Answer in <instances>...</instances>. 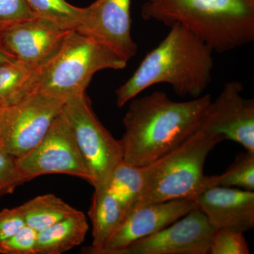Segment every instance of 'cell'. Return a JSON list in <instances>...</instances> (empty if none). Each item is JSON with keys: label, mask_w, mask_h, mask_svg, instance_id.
<instances>
[{"label": "cell", "mask_w": 254, "mask_h": 254, "mask_svg": "<svg viewBox=\"0 0 254 254\" xmlns=\"http://www.w3.org/2000/svg\"><path fill=\"white\" fill-rule=\"evenodd\" d=\"M88 215L93 225V243L83 253L100 250L123 223L126 211L115 195L107 190H94Z\"/></svg>", "instance_id": "9a60e30c"}, {"label": "cell", "mask_w": 254, "mask_h": 254, "mask_svg": "<svg viewBox=\"0 0 254 254\" xmlns=\"http://www.w3.org/2000/svg\"><path fill=\"white\" fill-rule=\"evenodd\" d=\"M222 141L221 136L196 131L175 150L147 165L144 187L132 210L168 200H192L207 190L205 160Z\"/></svg>", "instance_id": "5b68a950"}, {"label": "cell", "mask_w": 254, "mask_h": 254, "mask_svg": "<svg viewBox=\"0 0 254 254\" xmlns=\"http://www.w3.org/2000/svg\"><path fill=\"white\" fill-rule=\"evenodd\" d=\"M208 188L215 186L235 187L254 191V152H241L225 173L208 176Z\"/></svg>", "instance_id": "44dd1931"}, {"label": "cell", "mask_w": 254, "mask_h": 254, "mask_svg": "<svg viewBox=\"0 0 254 254\" xmlns=\"http://www.w3.org/2000/svg\"><path fill=\"white\" fill-rule=\"evenodd\" d=\"M36 17L26 0H0V30Z\"/></svg>", "instance_id": "d4e9b609"}, {"label": "cell", "mask_w": 254, "mask_h": 254, "mask_svg": "<svg viewBox=\"0 0 254 254\" xmlns=\"http://www.w3.org/2000/svg\"><path fill=\"white\" fill-rule=\"evenodd\" d=\"M38 235V231L26 225L0 244V254H37Z\"/></svg>", "instance_id": "cb8c5ba5"}, {"label": "cell", "mask_w": 254, "mask_h": 254, "mask_svg": "<svg viewBox=\"0 0 254 254\" xmlns=\"http://www.w3.org/2000/svg\"><path fill=\"white\" fill-rule=\"evenodd\" d=\"M143 19L181 25L225 53L254 41V0H146Z\"/></svg>", "instance_id": "3957f363"}, {"label": "cell", "mask_w": 254, "mask_h": 254, "mask_svg": "<svg viewBox=\"0 0 254 254\" xmlns=\"http://www.w3.org/2000/svg\"><path fill=\"white\" fill-rule=\"evenodd\" d=\"M123 118V160L138 167L150 165L182 145L198 130L210 95L185 102L170 99L163 91L130 100Z\"/></svg>", "instance_id": "6da1fadb"}, {"label": "cell", "mask_w": 254, "mask_h": 254, "mask_svg": "<svg viewBox=\"0 0 254 254\" xmlns=\"http://www.w3.org/2000/svg\"><path fill=\"white\" fill-rule=\"evenodd\" d=\"M26 226L19 206L5 208L0 211V244L17 233Z\"/></svg>", "instance_id": "484cf974"}, {"label": "cell", "mask_w": 254, "mask_h": 254, "mask_svg": "<svg viewBox=\"0 0 254 254\" xmlns=\"http://www.w3.org/2000/svg\"><path fill=\"white\" fill-rule=\"evenodd\" d=\"M196 208L193 200L183 198L133 209L104 246L93 254H115L132 242L156 233Z\"/></svg>", "instance_id": "4fadbf2b"}, {"label": "cell", "mask_w": 254, "mask_h": 254, "mask_svg": "<svg viewBox=\"0 0 254 254\" xmlns=\"http://www.w3.org/2000/svg\"><path fill=\"white\" fill-rule=\"evenodd\" d=\"M36 68L16 60L0 65V108L14 106L33 94Z\"/></svg>", "instance_id": "e0dca14e"}, {"label": "cell", "mask_w": 254, "mask_h": 254, "mask_svg": "<svg viewBox=\"0 0 254 254\" xmlns=\"http://www.w3.org/2000/svg\"><path fill=\"white\" fill-rule=\"evenodd\" d=\"M4 109L5 108H0V142L2 141L4 133Z\"/></svg>", "instance_id": "83f0119b"}, {"label": "cell", "mask_w": 254, "mask_h": 254, "mask_svg": "<svg viewBox=\"0 0 254 254\" xmlns=\"http://www.w3.org/2000/svg\"><path fill=\"white\" fill-rule=\"evenodd\" d=\"M244 232L232 229L214 230L209 253L210 254H249Z\"/></svg>", "instance_id": "7402d4cb"}, {"label": "cell", "mask_w": 254, "mask_h": 254, "mask_svg": "<svg viewBox=\"0 0 254 254\" xmlns=\"http://www.w3.org/2000/svg\"><path fill=\"white\" fill-rule=\"evenodd\" d=\"M126 60L76 31H68L51 58L36 68L33 93L67 100L86 93L95 73L126 67Z\"/></svg>", "instance_id": "277c9868"}, {"label": "cell", "mask_w": 254, "mask_h": 254, "mask_svg": "<svg viewBox=\"0 0 254 254\" xmlns=\"http://www.w3.org/2000/svg\"><path fill=\"white\" fill-rule=\"evenodd\" d=\"M64 104V100L34 93L5 108L1 141L6 149L16 158L31 151L46 136Z\"/></svg>", "instance_id": "ba28073f"}, {"label": "cell", "mask_w": 254, "mask_h": 254, "mask_svg": "<svg viewBox=\"0 0 254 254\" xmlns=\"http://www.w3.org/2000/svg\"><path fill=\"white\" fill-rule=\"evenodd\" d=\"M63 110L89 173L90 184L94 190L106 189L114 170L124 160L120 140L100 123L86 93L67 100Z\"/></svg>", "instance_id": "8992f818"}, {"label": "cell", "mask_w": 254, "mask_h": 254, "mask_svg": "<svg viewBox=\"0 0 254 254\" xmlns=\"http://www.w3.org/2000/svg\"><path fill=\"white\" fill-rule=\"evenodd\" d=\"M170 30L150 51L131 77L116 90V103L123 108L147 88L167 83L177 95L201 96L212 81L213 50L181 25Z\"/></svg>", "instance_id": "7a4b0ae2"}, {"label": "cell", "mask_w": 254, "mask_h": 254, "mask_svg": "<svg viewBox=\"0 0 254 254\" xmlns=\"http://www.w3.org/2000/svg\"><path fill=\"white\" fill-rule=\"evenodd\" d=\"M214 230L232 229L245 232L254 227V192L215 186L192 199Z\"/></svg>", "instance_id": "5bb4252c"}, {"label": "cell", "mask_w": 254, "mask_h": 254, "mask_svg": "<svg viewBox=\"0 0 254 254\" xmlns=\"http://www.w3.org/2000/svg\"><path fill=\"white\" fill-rule=\"evenodd\" d=\"M131 0H96L86 7L78 32L113 50L128 62L138 46L131 35Z\"/></svg>", "instance_id": "8fae6325"}, {"label": "cell", "mask_w": 254, "mask_h": 254, "mask_svg": "<svg viewBox=\"0 0 254 254\" xmlns=\"http://www.w3.org/2000/svg\"><path fill=\"white\" fill-rule=\"evenodd\" d=\"M14 60H15L14 58L8 53L7 50L5 49L4 47L2 46L1 42H0V65L6 63V62Z\"/></svg>", "instance_id": "4316f807"}, {"label": "cell", "mask_w": 254, "mask_h": 254, "mask_svg": "<svg viewBox=\"0 0 254 254\" xmlns=\"http://www.w3.org/2000/svg\"><path fill=\"white\" fill-rule=\"evenodd\" d=\"M24 178L16 163V158L0 142V197L14 192L25 183Z\"/></svg>", "instance_id": "603a6c76"}, {"label": "cell", "mask_w": 254, "mask_h": 254, "mask_svg": "<svg viewBox=\"0 0 254 254\" xmlns=\"http://www.w3.org/2000/svg\"><path fill=\"white\" fill-rule=\"evenodd\" d=\"M243 91L240 81L227 82L212 100L197 131L237 142L254 153V99L244 98Z\"/></svg>", "instance_id": "9c48e42d"}, {"label": "cell", "mask_w": 254, "mask_h": 254, "mask_svg": "<svg viewBox=\"0 0 254 254\" xmlns=\"http://www.w3.org/2000/svg\"><path fill=\"white\" fill-rule=\"evenodd\" d=\"M26 1L38 17L49 20L64 31H77L86 14V7H77L66 0Z\"/></svg>", "instance_id": "ffe728a7"}, {"label": "cell", "mask_w": 254, "mask_h": 254, "mask_svg": "<svg viewBox=\"0 0 254 254\" xmlns=\"http://www.w3.org/2000/svg\"><path fill=\"white\" fill-rule=\"evenodd\" d=\"M213 232L204 214L196 208L115 254H208Z\"/></svg>", "instance_id": "30bf717a"}, {"label": "cell", "mask_w": 254, "mask_h": 254, "mask_svg": "<svg viewBox=\"0 0 254 254\" xmlns=\"http://www.w3.org/2000/svg\"><path fill=\"white\" fill-rule=\"evenodd\" d=\"M146 177L147 166H135L124 160L112 174L106 189L123 205L126 216L141 194Z\"/></svg>", "instance_id": "d6986e66"}, {"label": "cell", "mask_w": 254, "mask_h": 254, "mask_svg": "<svg viewBox=\"0 0 254 254\" xmlns=\"http://www.w3.org/2000/svg\"><path fill=\"white\" fill-rule=\"evenodd\" d=\"M26 225L39 232L77 211L55 194L38 195L20 205Z\"/></svg>", "instance_id": "ac0fdd59"}, {"label": "cell", "mask_w": 254, "mask_h": 254, "mask_svg": "<svg viewBox=\"0 0 254 254\" xmlns=\"http://www.w3.org/2000/svg\"><path fill=\"white\" fill-rule=\"evenodd\" d=\"M88 229L86 215L77 210L38 232L37 254H61L72 250L83 243Z\"/></svg>", "instance_id": "2e32d148"}, {"label": "cell", "mask_w": 254, "mask_h": 254, "mask_svg": "<svg viewBox=\"0 0 254 254\" xmlns=\"http://www.w3.org/2000/svg\"><path fill=\"white\" fill-rule=\"evenodd\" d=\"M16 163L26 182L51 174L71 175L89 183L91 181L64 110L41 141L31 151L16 158Z\"/></svg>", "instance_id": "52a82bcc"}, {"label": "cell", "mask_w": 254, "mask_h": 254, "mask_svg": "<svg viewBox=\"0 0 254 254\" xmlns=\"http://www.w3.org/2000/svg\"><path fill=\"white\" fill-rule=\"evenodd\" d=\"M68 31L36 17L0 30V42L15 60L38 68L56 53Z\"/></svg>", "instance_id": "7c38bea8"}]
</instances>
